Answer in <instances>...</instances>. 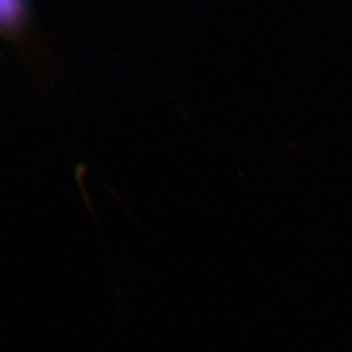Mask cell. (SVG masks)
Returning <instances> with one entry per match:
<instances>
[{
  "label": "cell",
  "instance_id": "1",
  "mask_svg": "<svg viewBox=\"0 0 352 352\" xmlns=\"http://www.w3.org/2000/svg\"><path fill=\"white\" fill-rule=\"evenodd\" d=\"M23 19V0H0V28H13Z\"/></svg>",
  "mask_w": 352,
  "mask_h": 352
}]
</instances>
